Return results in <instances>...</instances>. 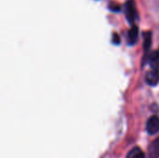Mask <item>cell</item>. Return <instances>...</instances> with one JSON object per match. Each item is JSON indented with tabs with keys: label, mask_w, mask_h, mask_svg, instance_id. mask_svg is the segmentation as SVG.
Here are the masks:
<instances>
[{
	"label": "cell",
	"mask_w": 159,
	"mask_h": 158,
	"mask_svg": "<svg viewBox=\"0 0 159 158\" xmlns=\"http://www.w3.org/2000/svg\"><path fill=\"white\" fill-rule=\"evenodd\" d=\"M126 17L128 21L134 25L137 18H138V12L135 7V3L133 0H129L126 3Z\"/></svg>",
	"instance_id": "1"
},
{
	"label": "cell",
	"mask_w": 159,
	"mask_h": 158,
	"mask_svg": "<svg viewBox=\"0 0 159 158\" xmlns=\"http://www.w3.org/2000/svg\"><path fill=\"white\" fill-rule=\"evenodd\" d=\"M146 131L150 135H155L159 132V117L157 115L151 116L146 123Z\"/></svg>",
	"instance_id": "2"
},
{
	"label": "cell",
	"mask_w": 159,
	"mask_h": 158,
	"mask_svg": "<svg viewBox=\"0 0 159 158\" xmlns=\"http://www.w3.org/2000/svg\"><path fill=\"white\" fill-rule=\"evenodd\" d=\"M145 81L149 86H157L159 82V71L158 70H152L146 74Z\"/></svg>",
	"instance_id": "3"
},
{
	"label": "cell",
	"mask_w": 159,
	"mask_h": 158,
	"mask_svg": "<svg viewBox=\"0 0 159 158\" xmlns=\"http://www.w3.org/2000/svg\"><path fill=\"white\" fill-rule=\"evenodd\" d=\"M148 157L159 158V137L149 144V146H148Z\"/></svg>",
	"instance_id": "4"
},
{
	"label": "cell",
	"mask_w": 159,
	"mask_h": 158,
	"mask_svg": "<svg viewBox=\"0 0 159 158\" xmlns=\"http://www.w3.org/2000/svg\"><path fill=\"white\" fill-rule=\"evenodd\" d=\"M139 35V29L136 25H133L132 28L128 33V44L129 46H133L137 43Z\"/></svg>",
	"instance_id": "5"
},
{
	"label": "cell",
	"mask_w": 159,
	"mask_h": 158,
	"mask_svg": "<svg viewBox=\"0 0 159 158\" xmlns=\"http://www.w3.org/2000/svg\"><path fill=\"white\" fill-rule=\"evenodd\" d=\"M148 61L150 63V66L154 70H158L159 71V53L157 51H154L151 53L149 56Z\"/></svg>",
	"instance_id": "6"
},
{
	"label": "cell",
	"mask_w": 159,
	"mask_h": 158,
	"mask_svg": "<svg viewBox=\"0 0 159 158\" xmlns=\"http://www.w3.org/2000/svg\"><path fill=\"white\" fill-rule=\"evenodd\" d=\"M126 158H145V155L139 147H135L129 152Z\"/></svg>",
	"instance_id": "7"
},
{
	"label": "cell",
	"mask_w": 159,
	"mask_h": 158,
	"mask_svg": "<svg viewBox=\"0 0 159 158\" xmlns=\"http://www.w3.org/2000/svg\"><path fill=\"white\" fill-rule=\"evenodd\" d=\"M143 37H144V41H143L144 51H147L151 47V44H152V34L150 32H146V33L143 34Z\"/></svg>",
	"instance_id": "8"
},
{
	"label": "cell",
	"mask_w": 159,
	"mask_h": 158,
	"mask_svg": "<svg viewBox=\"0 0 159 158\" xmlns=\"http://www.w3.org/2000/svg\"><path fill=\"white\" fill-rule=\"evenodd\" d=\"M109 9L112 11H115V12H118V11H120L121 7L119 4L113 1V2H110V4H109Z\"/></svg>",
	"instance_id": "9"
},
{
	"label": "cell",
	"mask_w": 159,
	"mask_h": 158,
	"mask_svg": "<svg viewBox=\"0 0 159 158\" xmlns=\"http://www.w3.org/2000/svg\"><path fill=\"white\" fill-rule=\"evenodd\" d=\"M112 42H113L114 45H119L120 44L121 40H120V36H119L118 34H116V33L113 34V35H112Z\"/></svg>",
	"instance_id": "10"
},
{
	"label": "cell",
	"mask_w": 159,
	"mask_h": 158,
	"mask_svg": "<svg viewBox=\"0 0 159 158\" xmlns=\"http://www.w3.org/2000/svg\"><path fill=\"white\" fill-rule=\"evenodd\" d=\"M158 53H159V50H158Z\"/></svg>",
	"instance_id": "11"
}]
</instances>
